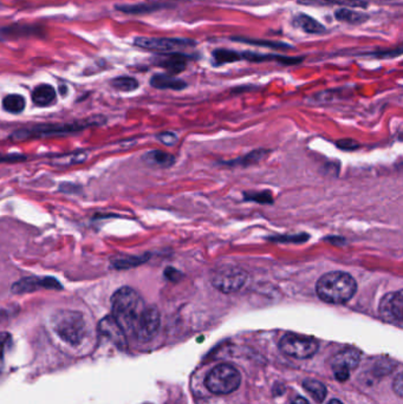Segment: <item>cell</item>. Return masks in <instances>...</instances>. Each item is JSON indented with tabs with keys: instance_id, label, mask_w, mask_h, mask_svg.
Wrapping results in <instances>:
<instances>
[{
	"instance_id": "26",
	"label": "cell",
	"mask_w": 403,
	"mask_h": 404,
	"mask_svg": "<svg viewBox=\"0 0 403 404\" xmlns=\"http://www.w3.org/2000/svg\"><path fill=\"white\" fill-rule=\"evenodd\" d=\"M111 86L118 90L129 92V91L136 90L139 88V83H137L136 79H132V77H118V79L111 81Z\"/></svg>"
},
{
	"instance_id": "16",
	"label": "cell",
	"mask_w": 403,
	"mask_h": 404,
	"mask_svg": "<svg viewBox=\"0 0 403 404\" xmlns=\"http://www.w3.org/2000/svg\"><path fill=\"white\" fill-rule=\"evenodd\" d=\"M157 63L160 67L167 69L173 75H175V74H179L186 69L187 58L180 54H171V55L161 57Z\"/></svg>"
},
{
	"instance_id": "31",
	"label": "cell",
	"mask_w": 403,
	"mask_h": 404,
	"mask_svg": "<svg viewBox=\"0 0 403 404\" xmlns=\"http://www.w3.org/2000/svg\"><path fill=\"white\" fill-rule=\"evenodd\" d=\"M159 140H160L164 145H175L176 141H177V138H176L175 134L173 133H162L157 136Z\"/></svg>"
},
{
	"instance_id": "24",
	"label": "cell",
	"mask_w": 403,
	"mask_h": 404,
	"mask_svg": "<svg viewBox=\"0 0 403 404\" xmlns=\"http://www.w3.org/2000/svg\"><path fill=\"white\" fill-rule=\"evenodd\" d=\"M86 157H88L86 152H74V153L68 154V155L55 157L52 162L58 165H71L86 161Z\"/></svg>"
},
{
	"instance_id": "4",
	"label": "cell",
	"mask_w": 403,
	"mask_h": 404,
	"mask_svg": "<svg viewBox=\"0 0 403 404\" xmlns=\"http://www.w3.org/2000/svg\"><path fill=\"white\" fill-rule=\"evenodd\" d=\"M242 383V375L235 366L220 364L211 370L206 377L205 385L214 395H228L235 391Z\"/></svg>"
},
{
	"instance_id": "20",
	"label": "cell",
	"mask_w": 403,
	"mask_h": 404,
	"mask_svg": "<svg viewBox=\"0 0 403 404\" xmlns=\"http://www.w3.org/2000/svg\"><path fill=\"white\" fill-rule=\"evenodd\" d=\"M336 19L345 23L360 25L368 20V16L363 12L356 11V10H349V8H340L335 12Z\"/></svg>"
},
{
	"instance_id": "15",
	"label": "cell",
	"mask_w": 403,
	"mask_h": 404,
	"mask_svg": "<svg viewBox=\"0 0 403 404\" xmlns=\"http://www.w3.org/2000/svg\"><path fill=\"white\" fill-rule=\"evenodd\" d=\"M56 90L49 84H42L32 92V101L37 106H49L56 102Z\"/></svg>"
},
{
	"instance_id": "8",
	"label": "cell",
	"mask_w": 403,
	"mask_h": 404,
	"mask_svg": "<svg viewBox=\"0 0 403 404\" xmlns=\"http://www.w3.org/2000/svg\"><path fill=\"white\" fill-rule=\"evenodd\" d=\"M136 47H142L149 51L171 52L184 49V47H194L196 42L184 38H149V37H139L134 40Z\"/></svg>"
},
{
	"instance_id": "27",
	"label": "cell",
	"mask_w": 403,
	"mask_h": 404,
	"mask_svg": "<svg viewBox=\"0 0 403 404\" xmlns=\"http://www.w3.org/2000/svg\"><path fill=\"white\" fill-rule=\"evenodd\" d=\"M165 5L161 4H139L132 5V6H118L120 11L127 12V13H145V12L155 11L159 8H164Z\"/></svg>"
},
{
	"instance_id": "14",
	"label": "cell",
	"mask_w": 403,
	"mask_h": 404,
	"mask_svg": "<svg viewBox=\"0 0 403 404\" xmlns=\"http://www.w3.org/2000/svg\"><path fill=\"white\" fill-rule=\"evenodd\" d=\"M149 254L145 255H120L110 259V265L115 270H129L140 266L149 259Z\"/></svg>"
},
{
	"instance_id": "5",
	"label": "cell",
	"mask_w": 403,
	"mask_h": 404,
	"mask_svg": "<svg viewBox=\"0 0 403 404\" xmlns=\"http://www.w3.org/2000/svg\"><path fill=\"white\" fill-rule=\"evenodd\" d=\"M89 126L88 122H74V123H63V124H45L35 127L31 129L17 130L12 134L11 138L17 141H23L28 138H49V136H64L69 134L79 133Z\"/></svg>"
},
{
	"instance_id": "7",
	"label": "cell",
	"mask_w": 403,
	"mask_h": 404,
	"mask_svg": "<svg viewBox=\"0 0 403 404\" xmlns=\"http://www.w3.org/2000/svg\"><path fill=\"white\" fill-rule=\"evenodd\" d=\"M279 348L290 357L306 359V358L313 357L317 353L318 341L306 336L286 334L280 339Z\"/></svg>"
},
{
	"instance_id": "2",
	"label": "cell",
	"mask_w": 403,
	"mask_h": 404,
	"mask_svg": "<svg viewBox=\"0 0 403 404\" xmlns=\"http://www.w3.org/2000/svg\"><path fill=\"white\" fill-rule=\"evenodd\" d=\"M357 284L345 272L333 271L322 275L316 284L319 299L329 304H345L356 293Z\"/></svg>"
},
{
	"instance_id": "9",
	"label": "cell",
	"mask_w": 403,
	"mask_h": 404,
	"mask_svg": "<svg viewBox=\"0 0 403 404\" xmlns=\"http://www.w3.org/2000/svg\"><path fill=\"white\" fill-rule=\"evenodd\" d=\"M160 324L161 314L157 306H145L134 336L142 343L152 341L159 332Z\"/></svg>"
},
{
	"instance_id": "36",
	"label": "cell",
	"mask_w": 403,
	"mask_h": 404,
	"mask_svg": "<svg viewBox=\"0 0 403 404\" xmlns=\"http://www.w3.org/2000/svg\"><path fill=\"white\" fill-rule=\"evenodd\" d=\"M328 404H343L340 400H331Z\"/></svg>"
},
{
	"instance_id": "22",
	"label": "cell",
	"mask_w": 403,
	"mask_h": 404,
	"mask_svg": "<svg viewBox=\"0 0 403 404\" xmlns=\"http://www.w3.org/2000/svg\"><path fill=\"white\" fill-rule=\"evenodd\" d=\"M303 387L306 389V391L311 395L313 400L316 401L317 403H322L323 401L325 400L326 397V388L325 385L321 382L315 381V380H306L303 383Z\"/></svg>"
},
{
	"instance_id": "6",
	"label": "cell",
	"mask_w": 403,
	"mask_h": 404,
	"mask_svg": "<svg viewBox=\"0 0 403 404\" xmlns=\"http://www.w3.org/2000/svg\"><path fill=\"white\" fill-rule=\"evenodd\" d=\"M246 271L240 267L232 266V265H225V266L216 268L213 271L211 277L212 285L216 287V290L230 295L238 292L242 287L246 284Z\"/></svg>"
},
{
	"instance_id": "28",
	"label": "cell",
	"mask_w": 403,
	"mask_h": 404,
	"mask_svg": "<svg viewBox=\"0 0 403 404\" xmlns=\"http://www.w3.org/2000/svg\"><path fill=\"white\" fill-rule=\"evenodd\" d=\"M11 343V334L8 332H0V373L5 366V355Z\"/></svg>"
},
{
	"instance_id": "10",
	"label": "cell",
	"mask_w": 403,
	"mask_h": 404,
	"mask_svg": "<svg viewBox=\"0 0 403 404\" xmlns=\"http://www.w3.org/2000/svg\"><path fill=\"white\" fill-rule=\"evenodd\" d=\"M380 316L384 322L402 326L403 293L399 290L384 296L380 302Z\"/></svg>"
},
{
	"instance_id": "18",
	"label": "cell",
	"mask_w": 403,
	"mask_h": 404,
	"mask_svg": "<svg viewBox=\"0 0 403 404\" xmlns=\"http://www.w3.org/2000/svg\"><path fill=\"white\" fill-rule=\"evenodd\" d=\"M294 25L296 28L301 29L303 31L311 33V35H318V33L325 32L324 26L319 22L303 13L294 17Z\"/></svg>"
},
{
	"instance_id": "1",
	"label": "cell",
	"mask_w": 403,
	"mask_h": 404,
	"mask_svg": "<svg viewBox=\"0 0 403 404\" xmlns=\"http://www.w3.org/2000/svg\"><path fill=\"white\" fill-rule=\"evenodd\" d=\"M145 302L140 293L129 286L118 289L111 297V310L115 321L125 334H135L137 324L145 309Z\"/></svg>"
},
{
	"instance_id": "30",
	"label": "cell",
	"mask_w": 403,
	"mask_h": 404,
	"mask_svg": "<svg viewBox=\"0 0 403 404\" xmlns=\"http://www.w3.org/2000/svg\"><path fill=\"white\" fill-rule=\"evenodd\" d=\"M247 200H255L258 201L259 204H272V197H271L270 194L267 193H258V194H251V195H246Z\"/></svg>"
},
{
	"instance_id": "17",
	"label": "cell",
	"mask_w": 403,
	"mask_h": 404,
	"mask_svg": "<svg viewBox=\"0 0 403 404\" xmlns=\"http://www.w3.org/2000/svg\"><path fill=\"white\" fill-rule=\"evenodd\" d=\"M150 84L157 89H171V90H182L187 84L181 79L169 75H155L150 79Z\"/></svg>"
},
{
	"instance_id": "12",
	"label": "cell",
	"mask_w": 403,
	"mask_h": 404,
	"mask_svg": "<svg viewBox=\"0 0 403 404\" xmlns=\"http://www.w3.org/2000/svg\"><path fill=\"white\" fill-rule=\"evenodd\" d=\"M62 290V284L54 277H26L20 279L11 287L12 292L16 295H23L37 290Z\"/></svg>"
},
{
	"instance_id": "13",
	"label": "cell",
	"mask_w": 403,
	"mask_h": 404,
	"mask_svg": "<svg viewBox=\"0 0 403 404\" xmlns=\"http://www.w3.org/2000/svg\"><path fill=\"white\" fill-rule=\"evenodd\" d=\"M100 332L120 349L127 346V334L113 316H106L98 324Z\"/></svg>"
},
{
	"instance_id": "23",
	"label": "cell",
	"mask_w": 403,
	"mask_h": 404,
	"mask_svg": "<svg viewBox=\"0 0 403 404\" xmlns=\"http://www.w3.org/2000/svg\"><path fill=\"white\" fill-rule=\"evenodd\" d=\"M25 99L20 95H8L3 99V108L11 114H19L25 109Z\"/></svg>"
},
{
	"instance_id": "19",
	"label": "cell",
	"mask_w": 403,
	"mask_h": 404,
	"mask_svg": "<svg viewBox=\"0 0 403 404\" xmlns=\"http://www.w3.org/2000/svg\"><path fill=\"white\" fill-rule=\"evenodd\" d=\"M298 3L304 5H318V6H326V5H337L343 8H367L368 3L364 0H298Z\"/></svg>"
},
{
	"instance_id": "35",
	"label": "cell",
	"mask_w": 403,
	"mask_h": 404,
	"mask_svg": "<svg viewBox=\"0 0 403 404\" xmlns=\"http://www.w3.org/2000/svg\"><path fill=\"white\" fill-rule=\"evenodd\" d=\"M292 404H309V402L304 397H297V398H294Z\"/></svg>"
},
{
	"instance_id": "33",
	"label": "cell",
	"mask_w": 403,
	"mask_h": 404,
	"mask_svg": "<svg viewBox=\"0 0 403 404\" xmlns=\"http://www.w3.org/2000/svg\"><path fill=\"white\" fill-rule=\"evenodd\" d=\"M394 391L399 397L403 396V377L402 373H399L394 380Z\"/></svg>"
},
{
	"instance_id": "32",
	"label": "cell",
	"mask_w": 403,
	"mask_h": 404,
	"mask_svg": "<svg viewBox=\"0 0 403 404\" xmlns=\"http://www.w3.org/2000/svg\"><path fill=\"white\" fill-rule=\"evenodd\" d=\"M337 147L343 150H356L358 145L352 140H341V141L337 142Z\"/></svg>"
},
{
	"instance_id": "25",
	"label": "cell",
	"mask_w": 403,
	"mask_h": 404,
	"mask_svg": "<svg viewBox=\"0 0 403 404\" xmlns=\"http://www.w3.org/2000/svg\"><path fill=\"white\" fill-rule=\"evenodd\" d=\"M213 57H214L216 64H218V65H220V64L232 63V62H237V60L243 59L242 54L231 51V50H216V51L213 52Z\"/></svg>"
},
{
	"instance_id": "3",
	"label": "cell",
	"mask_w": 403,
	"mask_h": 404,
	"mask_svg": "<svg viewBox=\"0 0 403 404\" xmlns=\"http://www.w3.org/2000/svg\"><path fill=\"white\" fill-rule=\"evenodd\" d=\"M52 326L56 334L72 348L81 346L88 334V323L79 311H56L52 314Z\"/></svg>"
},
{
	"instance_id": "29",
	"label": "cell",
	"mask_w": 403,
	"mask_h": 404,
	"mask_svg": "<svg viewBox=\"0 0 403 404\" xmlns=\"http://www.w3.org/2000/svg\"><path fill=\"white\" fill-rule=\"evenodd\" d=\"M235 40L253 44V45H262V47L267 45V47H274V49H291L292 47L289 44L276 43V42H262V40H245V38H235Z\"/></svg>"
},
{
	"instance_id": "11",
	"label": "cell",
	"mask_w": 403,
	"mask_h": 404,
	"mask_svg": "<svg viewBox=\"0 0 403 404\" xmlns=\"http://www.w3.org/2000/svg\"><path fill=\"white\" fill-rule=\"evenodd\" d=\"M361 361V353L355 349L343 350L337 353L333 361V371L337 381L345 382L356 369Z\"/></svg>"
},
{
	"instance_id": "21",
	"label": "cell",
	"mask_w": 403,
	"mask_h": 404,
	"mask_svg": "<svg viewBox=\"0 0 403 404\" xmlns=\"http://www.w3.org/2000/svg\"><path fill=\"white\" fill-rule=\"evenodd\" d=\"M148 165H159V167H171L174 163L175 159L171 154L161 152V150H153L145 154L143 157Z\"/></svg>"
},
{
	"instance_id": "34",
	"label": "cell",
	"mask_w": 403,
	"mask_h": 404,
	"mask_svg": "<svg viewBox=\"0 0 403 404\" xmlns=\"http://www.w3.org/2000/svg\"><path fill=\"white\" fill-rule=\"evenodd\" d=\"M166 278L168 280H173V282H176L177 279H180L181 273L179 271H176L172 267H168L165 271Z\"/></svg>"
}]
</instances>
